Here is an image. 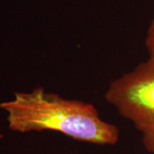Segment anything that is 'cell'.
<instances>
[{
    "label": "cell",
    "mask_w": 154,
    "mask_h": 154,
    "mask_svg": "<svg viewBox=\"0 0 154 154\" xmlns=\"http://www.w3.org/2000/svg\"><path fill=\"white\" fill-rule=\"evenodd\" d=\"M146 48L149 53V57H154V17L150 23L146 37L145 39Z\"/></svg>",
    "instance_id": "obj_3"
},
{
    "label": "cell",
    "mask_w": 154,
    "mask_h": 154,
    "mask_svg": "<svg viewBox=\"0 0 154 154\" xmlns=\"http://www.w3.org/2000/svg\"><path fill=\"white\" fill-rule=\"evenodd\" d=\"M115 107L141 134L146 150L154 154V57L110 83L105 94Z\"/></svg>",
    "instance_id": "obj_2"
},
{
    "label": "cell",
    "mask_w": 154,
    "mask_h": 154,
    "mask_svg": "<svg viewBox=\"0 0 154 154\" xmlns=\"http://www.w3.org/2000/svg\"><path fill=\"white\" fill-rule=\"evenodd\" d=\"M0 109L15 132L56 131L97 145H115L119 140L118 128L104 121L92 104L64 99L43 88L17 92L13 99L0 103Z\"/></svg>",
    "instance_id": "obj_1"
}]
</instances>
